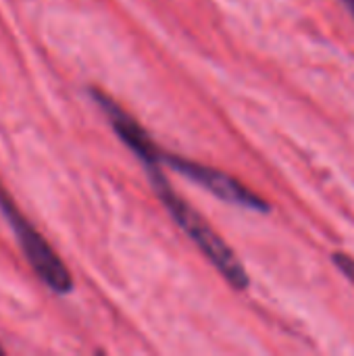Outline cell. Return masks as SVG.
I'll list each match as a JSON object with an SVG mask.
<instances>
[{"mask_svg":"<svg viewBox=\"0 0 354 356\" xmlns=\"http://www.w3.org/2000/svg\"><path fill=\"white\" fill-rule=\"evenodd\" d=\"M0 213L6 219L25 261L40 277V282L46 284L54 294H69L73 290V277L67 265L46 242V238L21 215V211L17 209L15 200L10 198V194L2 184H0Z\"/></svg>","mask_w":354,"mask_h":356,"instance_id":"2","label":"cell"},{"mask_svg":"<svg viewBox=\"0 0 354 356\" xmlns=\"http://www.w3.org/2000/svg\"><path fill=\"white\" fill-rule=\"evenodd\" d=\"M161 161L171 165L179 175L192 179L194 184H198L202 188H207L211 194H215L217 198H221V200H225L230 204H238V207L259 211V213L269 211L267 202L261 196H257L252 190H248L238 179H234L232 175H227V173H223L219 169L194 163V161H190L186 156H177V154H163Z\"/></svg>","mask_w":354,"mask_h":356,"instance_id":"3","label":"cell"},{"mask_svg":"<svg viewBox=\"0 0 354 356\" xmlns=\"http://www.w3.org/2000/svg\"><path fill=\"white\" fill-rule=\"evenodd\" d=\"M332 261H334V265L344 273V277L346 280H351L354 284V259L353 257H348V254H344V252H334L332 254Z\"/></svg>","mask_w":354,"mask_h":356,"instance_id":"5","label":"cell"},{"mask_svg":"<svg viewBox=\"0 0 354 356\" xmlns=\"http://www.w3.org/2000/svg\"><path fill=\"white\" fill-rule=\"evenodd\" d=\"M152 190L169 211V215L175 219V223L186 232V236L200 248V252L209 259V263L225 277L230 286L236 290H246L250 284V277L244 269V265L238 261L236 252L221 240V236L204 221V217L190 204L186 202L163 177L159 165L146 167Z\"/></svg>","mask_w":354,"mask_h":356,"instance_id":"1","label":"cell"},{"mask_svg":"<svg viewBox=\"0 0 354 356\" xmlns=\"http://www.w3.org/2000/svg\"><path fill=\"white\" fill-rule=\"evenodd\" d=\"M2 353H4V350H2V346H0V355H2Z\"/></svg>","mask_w":354,"mask_h":356,"instance_id":"7","label":"cell"},{"mask_svg":"<svg viewBox=\"0 0 354 356\" xmlns=\"http://www.w3.org/2000/svg\"><path fill=\"white\" fill-rule=\"evenodd\" d=\"M342 2H344V6L348 8V13L354 17V0H342Z\"/></svg>","mask_w":354,"mask_h":356,"instance_id":"6","label":"cell"},{"mask_svg":"<svg viewBox=\"0 0 354 356\" xmlns=\"http://www.w3.org/2000/svg\"><path fill=\"white\" fill-rule=\"evenodd\" d=\"M92 98L98 102V106L102 108V113L111 121V127L115 129L119 140L144 163V167H152V165H161L163 163L161 161L163 152L156 148V144L146 134V129L129 113H125L113 98H108L100 90H92Z\"/></svg>","mask_w":354,"mask_h":356,"instance_id":"4","label":"cell"}]
</instances>
